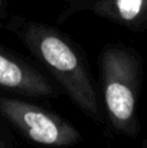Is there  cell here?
Wrapping results in <instances>:
<instances>
[{"label": "cell", "mask_w": 147, "mask_h": 148, "mask_svg": "<svg viewBox=\"0 0 147 148\" xmlns=\"http://www.w3.org/2000/svg\"><path fill=\"white\" fill-rule=\"evenodd\" d=\"M0 115L23 137L42 147L69 148L82 140L69 121L23 99L0 97Z\"/></svg>", "instance_id": "cell-3"}, {"label": "cell", "mask_w": 147, "mask_h": 148, "mask_svg": "<svg viewBox=\"0 0 147 148\" xmlns=\"http://www.w3.org/2000/svg\"><path fill=\"white\" fill-rule=\"evenodd\" d=\"M4 3H6V0H0V12H1V9H3Z\"/></svg>", "instance_id": "cell-7"}, {"label": "cell", "mask_w": 147, "mask_h": 148, "mask_svg": "<svg viewBox=\"0 0 147 148\" xmlns=\"http://www.w3.org/2000/svg\"><path fill=\"white\" fill-rule=\"evenodd\" d=\"M20 38L30 53L53 75L69 99L87 116L101 121V108L85 62L72 42L55 27L43 23H28Z\"/></svg>", "instance_id": "cell-1"}, {"label": "cell", "mask_w": 147, "mask_h": 148, "mask_svg": "<svg viewBox=\"0 0 147 148\" xmlns=\"http://www.w3.org/2000/svg\"><path fill=\"white\" fill-rule=\"evenodd\" d=\"M0 148H13L12 147V143L6 137V134H4V131H3L1 127H0Z\"/></svg>", "instance_id": "cell-6"}, {"label": "cell", "mask_w": 147, "mask_h": 148, "mask_svg": "<svg viewBox=\"0 0 147 148\" xmlns=\"http://www.w3.org/2000/svg\"><path fill=\"white\" fill-rule=\"evenodd\" d=\"M104 105L110 124L127 137H136L140 86V63L136 53L123 45H110L99 55Z\"/></svg>", "instance_id": "cell-2"}, {"label": "cell", "mask_w": 147, "mask_h": 148, "mask_svg": "<svg viewBox=\"0 0 147 148\" xmlns=\"http://www.w3.org/2000/svg\"><path fill=\"white\" fill-rule=\"evenodd\" d=\"M144 148H147V144H146V145H144Z\"/></svg>", "instance_id": "cell-8"}, {"label": "cell", "mask_w": 147, "mask_h": 148, "mask_svg": "<svg viewBox=\"0 0 147 148\" xmlns=\"http://www.w3.org/2000/svg\"><path fill=\"white\" fill-rule=\"evenodd\" d=\"M0 88L25 95L49 98L58 92L35 68L0 49Z\"/></svg>", "instance_id": "cell-4"}, {"label": "cell", "mask_w": 147, "mask_h": 148, "mask_svg": "<svg viewBox=\"0 0 147 148\" xmlns=\"http://www.w3.org/2000/svg\"><path fill=\"white\" fill-rule=\"evenodd\" d=\"M92 10L98 16L130 29L147 26V0H97Z\"/></svg>", "instance_id": "cell-5"}]
</instances>
